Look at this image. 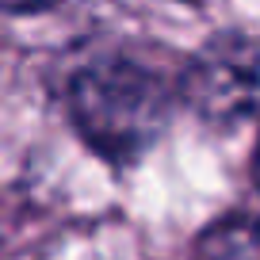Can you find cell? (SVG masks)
<instances>
[{
    "instance_id": "cell-1",
    "label": "cell",
    "mask_w": 260,
    "mask_h": 260,
    "mask_svg": "<svg viewBox=\"0 0 260 260\" xmlns=\"http://www.w3.org/2000/svg\"><path fill=\"white\" fill-rule=\"evenodd\" d=\"M65 104L73 126L96 153L130 165L165 134L172 88L157 69L134 57H96L73 73Z\"/></svg>"
},
{
    "instance_id": "cell-2",
    "label": "cell",
    "mask_w": 260,
    "mask_h": 260,
    "mask_svg": "<svg viewBox=\"0 0 260 260\" xmlns=\"http://www.w3.org/2000/svg\"><path fill=\"white\" fill-rule=\"evenodd\" d=\"M180 100L211 126H237L260 115V42L241 31L207 39L184 65Z\"/></svg>"
},
{
    "instance_id": "cell-3",
    "label": "cell",
    "mask_w": 260,
    "mask_h": 260,
    "mask_svg": "<svg viewBox=\"0 0 260 260\" xmlns=\"http://www.w3.org/2000/svg\"><path fill=\"white\" fill-rule=\"evenodd\" d=\"M195 260H260V218L230 214L214 222L195 245Z\"/></svg>"
},
{
    "instance_id": "cell-4",
    "label": "cell",
    "mask_w": 260,
    "mask_h": 260,
    "mask_svg": "<svg viewBox=\"0 0 260 260\" xmlns=\"http://www.w3.org/2000/svg\"><path fill=\"white\" fill-rule=\"evenodd\" d=\"M54 0H0V8L8 12H39V8H50Z\"/></svg>"
},
{
    "instance_id": "cell-5",
    "label": "cell",
    "mask_w": 260,
    "mask_h": 260,
    "mask_svg": "<svg viewBox=\"0 0 260 260\" xmlns=\"http://www.w3.org/2000/svg\"><path fill=\"white\" fill-rule=\"evenodd\" d=\"M256 184H260V149H256Z\"/></svg>"
}]
</instances>
